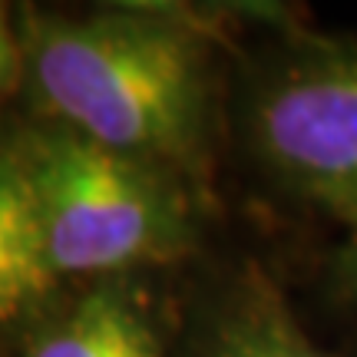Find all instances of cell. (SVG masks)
<instances>
[{
  "instance_id": "1",
  "label": "cell",
  "mask_w": 357,
  "mask_h": 357,
  "mask_svg": "<svg viewBox=\"0 0 357 357\" xmlns=\"http://www.w3.org/2000/svg\"><path fill=\"white\" fill-rule=\"evenodd\" d=\"M43 102L123 155L185 159L199 142L205 73L185 26L146 13L43 20L30 37Z\"/></svg>"
},
{
  "instance_id": "2",
  "label": "cell",
  "mask_w": 357,
  "mask_h": 357,
  "mask_svg": "<svg viewBox=\"0 0 357 357\" xmlns=\"http://www.w3.org/2000/svg\"><path fill=\"white\" fill-rule=\"evenodd\" d=\"M53 275L113 271L176 255L182 205L139 159L73 129L30 136L17 159Z\"/></svg>"
},
{
  "instance_id": "3",
  "label": "cell",
  "mask_w": 357,
  "mask_h": 357,
  "mask_svg": "<svg viewBox=\"0 0 357 357\" xmlns=\"http://www.w3.org/2000/svg\"><path fill=\"white\" fill-rule=\"evenodd\" d=\"M258 139L298 189L357 215V56L278 83L258 109Z\"/></svg>"
},
{
  "instance_id": "4",
  "label": "cell",
  "mask_w": 357,
  "mask_h": 357,
  "mask_svg": "<svg viewBox=\"0 0 357 357\" xmlns=\"http://www.w3.org/2000/svg\"><path fill=\"white\" fill-rule=\"evenodd\" d=\"M53 278L30 185L17 159H0V321L26 311Z\"/></svg>"
},
{
  "instance_id": "5",
  "label": "cell",
  "mask_w": 357,
  "mask_h": 357,
  "mask_svg": "<svg viewBox=\"0 0 357 357\" xmlns=\"http://www.w3.org/2000/svg\"><path fill=\"white\" fill-rule=\"evenodd\" d=\"M26 357H162V347L123 294L96 291L40 334Z\"/></svg>"
},
{
  "instance_id": "6",
  "label": "cell",
  "mask_w": 357,
  "mask_h": 357,
  "mask_svg": "<svg viewBox=\"0 0 357 357\" xmlns=\"http://www.w3.org/2000/svg\"><path fill=\"white\" fill-rule=\"evenodd\" d=\"M212 357H324L294 324L288 307L261 275L245 284L225 314Z\"/></svg>"
},
{
  "instance_id": "7",
  "label": "cell",
  "mask_w": 357,
  "mask_h": 357,
  "mask_svg": "<svg viewBox=\"0 0 357 357\" xmlns=\"http://www.w3.org/2000/svg\"><path fill=\"white\" fill-rule=\"evenodd\" d=\"M13 60H17L13 40H10V30H7V17H3V10H0V89H3V83L10 79Z\"/></svg>"
},
{
  "instance_id": "8",
  "label": "cell",
  "mask_w": 357,
  "mask_h": 357,
  "mask_svg": "<svg viewBox=\"0 0 357 357\" xmlns=\"http://www.w3.org/2000/svg\"><path fill=\"white\" fill-rule=\"evenodd\" d=\"M344 268H347V278L357 284V215H354V238H351V245L344 252Z\"/></svg>"
}]
</instances>
